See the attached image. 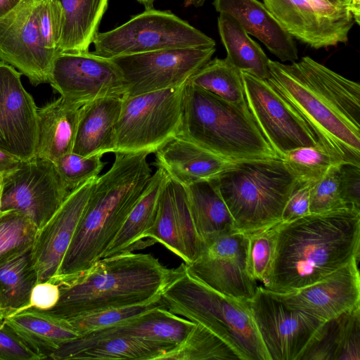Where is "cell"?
Returning a JSON list of instances; mask_svg holds the SVG:
<instances>
[{"label":"cell","instance_id":"7","mask_svg":"<svg viewBox=\"0 0 360 360\" xmlns=\"http://www.w3.org/2000/svg\"><path fill=\"white\" fill-rule=\"evenodd\" d=\"M211 180L231 214L235 230L244 233L281 222L288 198L300 185L281 158L236 161Z\"/></svg>","mask_w":360,"mask_h":360},{"label":"cell","instance_id":"35","mask_svg":"<svg viewBox=\"0 0 360 360\" xmlns=\"http://www.w3.org/2000/svg\"><path fill=\"white\" fill-rule=\"evenodd\" d=\"M188 82L227 102L246 103L241 72L226 58L210 60Z\"/></svg>","mask_w":360,"mask_h":360},{"label":"cell","instance_id":"32","mask_svg":"<svg viewBox=\"0 0 360 360\" xmlns=\"http://www.w3.org/2000/svg\"><path fill=\"white\" fill-rule=\"evenodd\" d=\"M32 248L0 261V312L4 319L26 309L38 283Z\"/></svg>","mask_w":360,"mask_h":360},{"label":"cell","instance_id":"21","mask_svg":"<svg viewBox=\"0 0 360 360\" xmlns=\"http://www.w3.org/2000/svg\"><path fill=\"white\" fill-rule=\"evenodd\" d=\"M195 323L172 313L166 307H157L122 324L80 335L53 352L50 357L53 360L74 359L79 352L98 341L117 335L176 346L186 338Z\"/></svg>","mask_w":360,"mask_h":360},{"label":"cell","instance_id":"5","mask_svg":"<svg viewBox=\"0 0 360 360\" xmlns=\"http://www.w3.org/2000/svg\"><path fill=\"white\" fill-rule=\"evenodd\" d=\"M176 136L230 161L281 158L264 138L247 103L234 104L187 82Z\"/></svg>","mask_w":360,"mask_h":360},{"label":"cell","instance_id":"54","mask_svg":"<svg viewBox=\"0 0 360 360\" xmlns=\"http://www.w3.org/2000/svg\"><path fill=\"white\" fill-rule=\"evenodd\" d=\"M1 185H2V176H0V200H1Z\"/></svg>","mask_w":360,"mask_h":360},{"label":"cell","instance_id":"11","mask_svg":"<svg viewBox=\"0 0 360 360\" xmlns=\"http://www.w3.org/2000/svg\"><path fill=\"white\" fill-rule=\"evenodd\" d=\"M215 51V47L172 49L111 59L124 81L123 97H130L185 84Z\"/></svg>","mask_w":360,"mask_h":360},{"label":"cell","instance_id":"9","mask_svg":"<svg viewBox=\"0 0 360 360\" xmlns=\"http://www.w3.org/2000/svg\"><path fill=\"white\" fill-rule=\"evenodd\" d=\"M184 85L123 97L114 153H155L179 131Z\"/></svg>","mask_w":360,"mask_h":360},{"label":"cell","instance_id":"49","mask_svg":"<svg viewBox=\"0 0 360 360\" xmlns=\"http://www.w3.org/2000/svg\"><path fill=\"white\" fill-rule=\"evenodd\" d=\"M21 0H0V18L13 9Z\"/></svg>","mask_w":360,"mask_h":360},{"label":"cell","instance_id":"14","mask_svg":"<svg viewBox=\"0 0 360 360\" xmlns=\"http://www.w3.org/2000/svg\"><path fill=\"white\" fill-rule=\"evenodd\" d=\"M49 83L61 97L79 107L125 94L122 75L112 60L89 51L57 53Z\"/></svg>","mask_w":360,"mask_h":360},{"label":"cell","instance_id":"29","mask_svg":"<svg viewBox=\"0 0 360 360\" xmlns=\"http://www.w3.org/2000/svg\"><path fill=\"white\" fill-rule=\"evenodd\" d=\"M184 187L194 226L203 247L212 239L236 231L231 214L211 179Z\"/></svg>","mask_w":360,"mask_h":360},{"label":"cell","instance_id":"15","mask_svg":"<svg viewBox=\"0 0 360 360\" xmlns=\"http://www.w3.org/2000/svg\"><path fill=\"white\" fill-rule=\"evenodd\" d=\"M246 252V234L235 231L207 243L200 255L184 266L191 276L212 290L249 301L257 285L247 270Z\"/></svg>","mask_w":360,"mask_h":360},{"label":"cell","instance_id":"46","mask_svg":"<svg viewBox=\"0 0 360 360\" xmlns=\"http://www.w3.org/2000/svg\"><path fill=\"white\" fill-rule=\"evenodd\" d=\"M60 287L55 282L48 281L39 282L33 287L28 308L47 311L52 309L58 302Z\"/></svg>","mask_w":360,"mask_h":360},{"label":"cell","instance_id":"44","mask_svg":"<svg viewBox=\"0 0 360 360\" xmlns=\"http://www.w3.org/2000/svg\"><path fill=\"white\" fill-rule=\"evenodd\" d=\"M44 357L0 320V360H41Z\"/></svg>","mask_w":360,"mask_h":360},{"label":"cell","instance_id":"8","mask_svg":"<svg viewBox=\"0 0 360 360\" xmlns=\"http://www.w3.org/2000/svg\"><path fill=\"white\" fill-rule=\"evenodd\" d=\"M94 54L112 58L165 49L215 47L214 39L170 11L146 8L123 25L98 32Z\"/></svg>","mask_w":360,"mask_h":360},{"label":"cell","instance_id":"30","mask_svg":"<svg viewBox=\"0 0 360 360\" xmlns=\"http://www.w3.org/2000/svg\"><path fill=\"white\" fill-rule=\"evenodd\" d=\"M359 360L360 307L325 322L302 360Z\"/></svg>","mask_w":360,"mask_h":360},{"label":"cell","instance_id":"31","mask_svg":"<svg viewBox=\"0 0 360 360\" xmlns=\"http://www.w3.org/2000/svg\"><path fill=\"white\" fill-rule=\"evenodd\" d=\"M63 13L60 53L88 51L98 34L108 0H59Z\"/></svg>","mask_w":360,"mask_h":360},{"label":"cell","instance_id":"47","mask_svg":"<svg viewBox=\"0 0 360 360\" xmlns=\"http://www.w3.org/2000/svg\"><path fill=\"white\" fill-rule=\"evenodd\" d=\"M311 184L299 185L288 198L283 211L281 221L286 222L309 213Z\"/></svg>","mask_w":360,"mask_h":360},{"label":"cell","instance_id":"45","mask_svg":"<svg viewBox=\"0 0 360 360\" xmlns=\"http://www.w3.org/2000/svg\"><path fill=\"white\" fill-rule=\"evenodd\" d=\"M340 190L345 207L360 211V166L340 165Z\"/></svg>","mask_w":360,"mask_h":360},{"label":"cell","instance_id":"42","mask_svg":"<svg viewBox=\"0 0 360 360\" xmlns=\"http://www.w3.org/2000/svg\"><path fill=\"white\" fill-rule=\"evenodd\" d=\"M333 165L314 183L309 190V213H321L347 208L340 190V166Z\"/></svg>","mask_w":360,"mask_h":360},{"label":"cell","instance_id":"4","mask_svg":"<svg viewBox=\"0 0 360 360\" xmlns=\"http://www.w3.org/2000/svg\"><path fill=\"white\" fill-rule=\"evenodd\" d=\"M176 268L150 254L125 253L102 258L62 281L60 297L49 314L64 319L153 300L174 278Z\"/></svg>","mask_w":360,"mask_h":360},{"label":"cell","instance_id":"13","mask_svg":"<svg viewBox=\"0 0 360 360\" xmlns=\"http://www.w3.org/2000/svg\"><path fill=\"white\" fill-rule=\"evenodd\" d=\"M53 162L34 157L2 176L0 211L17 210L44 226L70 193Z\"/></svg>","mask_w":360,"mask_h":360},{"label":"cell","instance_id":"23","mask_svg":"<svg viewBox=\"0 0 360 360\" xmlns=\"http://www.w3.org/2000/svg\"><path fill=\"white\" fill-rule=\"evenodd\" d=\"M219 13L235 18L243 30L263 43L281 61L295 62L298 50L293 37L258 0H214Z\"/></svg>","mask_w":360,"mask_h":360},{"label":"cell","instance_id":"22","mask_svg":"<svg viewBox=\"0 0 360 360\" xmlns=\"http://www.w3.org/2000/svg\"><path fill=\"white\" fill-rule=\"evenodd\" d=\"M148 238L163 245L184 264L193 262L203 249L194 226L185 187L170 177L162 192Z\"/></svg>","mask_w":360,"mask_h":360},{"label":"cell","instance_id":"12","mask_svg":"<svg viewBox=\"0 0 360 360\" xmlns=\"http://www.w3.org/2000/svg\"><path fill=\"white\" fill-rule=\"evenodd\" d=\"M241 76L248 107L281 159L292 150L319 143L302 115L266 79L247 72Z\"/></svg>","mask_w":360,"mask_h":360},{"label":"cell","instance_id":"55","mask_svg":"<svg viewBox=\"0 0 360 360\" xmlns=\"http://www.w3.org/2000/svg\"><path fill=\"white\" fill-rule=\"evenodd\" d=\"M3 319H4V318H3V316H2V315H1V314L0 312V320H3Z\"/></svg>","mask_w":360,"mask_h":360},{"label":"cell","instance_id":"19","mask_svg":"<svg viewBox=\"0 0 360 360\" xmlns=\"http://www.w3.org/2000/svg\"><path fill=\"white\" fill-rule=\"evenodd\" d=\"M359 259L309 285L288 292L270 290L288 307L324 322L360 307Z\"/></svg>","mask_w":360,"mask_h":360},{"label":"cell","instance_id":"40","mask_svg":"<svg viewBox=\"0 0 360 360\" xmlns=\"http://www.w3.org/2000/svg\"><path fill=\"white\" fill-rule=\"evenodd\" d=\"M277 225V224H276ZM276 225L246 234V265L250 276L263 284L267 281L274 260Z\"/></svg>","mask_w":360,"mask_h":360},{"label":"cell","instance_id":"3","mask_svg":"<svg viewBox=\"0 0 360 360\" xmlns=\"http://www.w3.org/2000/svg\"><path fill=\"white\" fill-rule=\"evenodd\" d=\"M148 155L115 153L112 167L96 179L58 274L51 281H62L103 258L149 184Z\"/></svg>","mask_w":360,"mask_h":360},{"label":"cell","instance_id":"53","mask_svg":"<svg viewBox=\"0 0 360 360\" xmlns=\"http://www.w3.org/2000/svg\"><path fill=\"white\" fill-rule=\"evenodd\" d=\"M139 3L145 6V8L153 7V3L155 0H137Z\"/></svg>","mask_w":360,"mask_h":360},{"label":"cell","instance_id":"25","mask_svg":"<svg viewBox=\"0 0 360 360\" xmlns=\"http://www.w3.org/2000/svg\"><path fill=\"white\" fill-rule=\"evenodd\" d=\"M123 97H105L79 108L72 152L83 156L114 153V128L119 118Z\"/></svg>","mask_w":360,"mask_h":360},{"label":"cell","instance_id":"48","mask_svg":"<svg viewBox=\"0 0 360 360\" xmlns=\"http://www.w3.org/2000/svg\"><path fill=\"white\" fill-rule=\"evenodd\" d=\"M22 161L0 147V176H4L14 172Z\"/></svg>","mask_w":360,"mask_h":360},{"label":"cell","instance_id":"37","mask_svg":"<svg viewBox=\"0 0 360 360\" xmlns=\"http://www.w3.org/2000/svg\"><path fill=\"white\" fill-rule=\"evenodd\" d=\"M285 167L302 184H311L320 179L333 165L338 163L318 143L313 146L295 148L282 158Z\"/></svg>","mask_w":360,"mask_h":360},{"label":"cell","instance_id":"52","mask_svg":"<svg viewBox=\"0 0 360 360\" xmlns=\"http://www.w3.org/2000/svg\"><path fill=\"white\" fill-rule=\"evenodd\" d=\"M206 0H184V5L185 6H193L195 7L202 6Z\"/></svg>","mask_w":360,"mask_h":360},{"label":"cell","instance_id":"17","mask_svg":"<svg viewBox=\"0 0 360 360\" xmlns=\"http://www.w3.org/2000/svg\"><path fill=\"white\" fill-rule=\"evenodd\" d=\"M37 4V0H21L0 18V60L17 68L33 86L49 82L57 54L42 41Z\"/></svg>","mask_w":360,"mask_h":360},{"label":"cell","instance_id":"43","mask_svg":"<svg viewBox=\"0 0 360 360\" xmlns=\"http://www.w3.org/2000/svg\"><path fill=\"white\" fill-rule=\"evenodd\" d=\"M36 14L44 46L57 53L63 25V8L59 0H37Z\"/></svg>","mask_w":360,"mask_h":360},{"label":"cell","instance_id":"41","mask_svg":"<svg viewBox=\"0 0 360 360\" xmlns=\"http://www.w3.org/2000/svg\"><path fill=\"white\" fill-rule=\"evenodd\" d=\"M101 158L98 155L83 156L71 152L53 163L64 185L72 191L89 180L98 177L106 165Z\"/></svg>","mask_w":360,"mask_h":360},{"label":"cell","instance_id":"24","mask_svg":"<svg viewBox=\"0 0 360 360\" xmlns=\"http://www.w3.org/2000/svg\"><path fill=\"white\" fill-rule=\"evenodd\" d=\"M155 153L157 168L184 186L212 179L234 162L178 136Z\"/></svg>","mask_w":360,"mask_h":360},{"label":"cell","instance_id":"50","mask_svg":"<svg viewBox=\"0 0 360 360\" xmlns=\"http://www.w3.org/2000/svg\"><path fill=\"white\" fill-rule=\"evenodd\" d=\"M350 11L352 13L355 23L360 22V0H351Z\"/></svg>","mask_w":360,"mask_h":360},{"label":"cell","instance_id":"34","mask_svg":"<svg viewBox=\"0 0 360 360\" xmlns=\"http://www.w3.org/2000/svg\"><path fill=\"white\" fill-rule=\"evenodd\" d=\"M174 347L171 344L117 335L98 341L79 352L74 359L156 360Z\"/></svg>","mask_w":360,"mask_h":360},{"label":"cell","instance_id":"28","mask_svg":"<svg viewBox=\"0 0 360 360\" xmlns=\"http://www.w3.org/2000/svg\"><path fill=\"white\" fill-rule=\"evenodd\" d=\"M4 321L44 359H49L53 352L79 336L67 320L34 308L6 316Z\"/></svg>","mask_w":360,"mask_h":360},{"label":"cell","instance_id":"51","mask_svg":"<svg viewBox=\"0 0 360 360\" xmlns=\"http://www.w3.org/2000/svg\"><path fill=\"white\" fill-rule=\"evenodd\" d=\"M325 1L329 4H331L335 6H343V7H349L351 5V0H321Z\"/></svg>","mask_w":360,"mask_h":360},{"label":"cell","instance_id":"10","mask_svg":"<svg viewBox=\"0 0 360 360\" xmlns=\"http://www.w3.org/2000/svg\"><path fill=\"white\" fill-rule=\"evenodd\" d=\"M271 360H302L324 321L288 307L264 287L248 301Z\"/></svg>","mask_w":360,"mask_h":360},{"label":"cell","instance_id":"20","mask_svg":"<svg viewBox=\"0 0 360 360\" xmlns=\"http://www.w3.org/2000/svg\"><path fill=\"white\" fill-rule=\"evenodd\" d=\"M96 179L72 190L49 221L38 229L31 250L38 283L56 277Z\"/></svg>","mask_w":360,"mask_h":360},{"label":"cell","instance_id":"16","mask_svg":"<svg viewBox=\"0 0 360 360\" xmlns=\"http://www.w3.org/2000/svg\"><path fill=\"white\" fill-rule=\"evenodd\" d=\"M263 4L292 37L315 49L346 43L355 23L349 7L321 0H263Z\"/></svg>","mask_w":360,"mask_h":360},{"label":"cell","instance_id":"39","mask_svg":"<svg viewBox=\"0 0 360 360\" xmlns=\"http://www.w3.org/2000/svg\"><path fill=\"white\" fill-rule=\"evenodd\" d=\"M157 307H166L162 295L145 303L105 309L67 321L80 336L122 324Z\"/></svg>","mask_w":360,"mask_h":360},{"label":"cell","instance_id":"1","mask_svg":"<svg viewBox=\"0 0 360 360\" xmlns=\"http://www.w3.org/2000/svg\"><path fill=\"white\" fill-rule=\"evenodd\" d=\"M267 81L302 115L340 164L360 166V85L309 56L269 60Z\"/></svg>","mask_w":360,"mask_h":360},{"label":"cell","instance_id":"2","mask_svg":"<svg viewBox=\"0 0 360 360\" xmlns=\"http://www.w3.org/2000/svg\"><path fill=\"white\" fill-rule=\"evenodd\" d=\"M360 211L309 213L276 225L271 270L264 287L288 292L313 284L359 259Z\"/></svg>","mask_w":360,"mask_h":360},{"label":"cell","instance_id":"36","mask_svg":"<svg viewBox=\"0 0 360 360\" xmlns=\"http://www.w3.org/2000/svg\"><path fill=\"white\" fill-rule=\"evenodd\" d=\"M240 360L233 350L219 337L195 323L186 338L165 352L156 360Z\"/></svg>","mask_w":360,"mask_h":360},{"label":"cell","instance_id":"26","mask_svg":"<svg viewBox=\"0 0 360 360\" xmlns=\"http://www.w3.org/2000/svg\"><path fill=\"white\" fill-rule=\"evenodd\" d=\"M169 179L167 173L158 168L152 174L143 194L134 206L103 258L133 252L144 248L151 242L148 238L157 216L162 192ZM151 245V244H150Z\"/></svg>","mask_w":360,"mask_h":360},{"label":"cell","instance_id":"33","mask_svg":"<svg viewBox=\"0 0 360 360\" xmlns=\"http://www.w3.org/2000/svg\"><path fill=\"white\" fill-rule=\"evenodd\" d=\"M217 25L228 61L241 72L267 79L270 59L238 21L228 13H219Z\"/></svg>","mask_w":360,"mask_h":360},{"label":"cell","instance_id":"6","mask_svg":"<svg viewBox=\"0 0 360 360\" xmlns=\"http://www.w3.org/2000/svg\"><path fill=\"white\" fill-rule=\"evenodd\" d=\"M167 309L210 329L240 360H271L248 301L221 294L191 276L184 264L162 292Z\"/></svg>","mask_w":360,"mask_h":360},{"label":"cell","instance_id":"27","mask_svg":"<svg viewBox=\"0 0 360 360\" xmlns=\"http://www.w3.org/2000/svg\"><path fill=\"white\" fill-rule=\"evenodd\" d=\"M79 108L61 96L38 108L35 157L54 162L72 152Z\"/></svg>","mask_w":360,"mask_h":360},{"label":"cell","instance_id":"18","mask_svg":"<svg viewBox=\"0 0 360 360\" xmlns=\"http://www.w3.org/2000/svg\"><path fill=\"white\" fill-rule=\"evenodd\" d=\"M21 75L0 61V147L26 161L35 157L38 108Z\"/></svg>","mask_w":360,"mask_h":360},{"label":"cell","instance_id":"38","mask_svg":"<svg viewBox=\"0 0 360 360\" xmlns=\"http://www.w3.org/2000/svg\"><path fill=\"white\" fill-rule=\"evenodd\" d=\"M37 226L17 210L0 211V261L32 248Z\"/></svg>","mask_w":360,"mask_h":360}]
</instances>
